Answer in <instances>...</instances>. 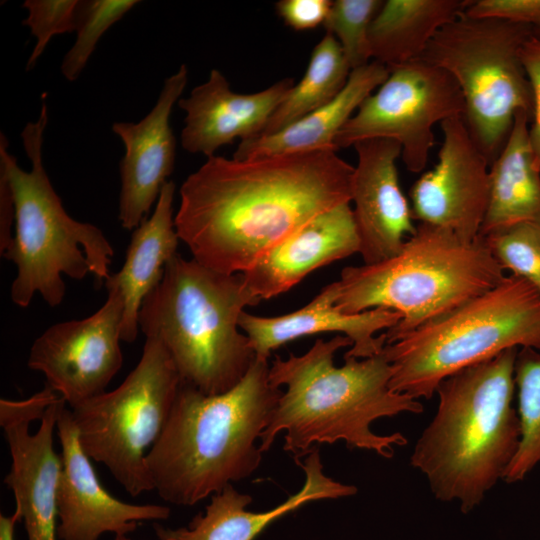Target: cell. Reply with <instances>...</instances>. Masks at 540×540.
I'll return each instance as SVG.
<instances>
[{
	"label": "cell",
	"instance_id": "obj_24",
	"mask_svg": "<svg viewBox=\"0 0 540 540\" xmlns=\"http://www.w3.org/2000/svg\"><path fill=\"white\" fill-rule=\"evenodd\" d=\"M531 116L516 113L510 134L489 167L488 203L480 236L519 222L540 223V172L529 136Z\"/></svg>",
	"mask_w": 540,
	"mask_h": 540
},
{
	"label": "cell",
	"instance_id": "obj_25",
	"mask_svg": "<svg viewBox=\"0 0 540 540\" xmlns=\"http://www.w3.org/2000/svg\"><path fill=\"white\" fill-rule=\"evenodd\" d=\"M465 0H387L369 28L371 59L388 70L420 59L435 34L463 13Z\"/></svg>",
	"mask_w": 540,
	"mask_h": 540
},
{
	"label": "cell",
	"instance_id": "obj_10",
	"mask_svg": "<svg viewBox=\"0 0 540 540\" xmlns=\"http://www.w3.org/2000/svg\"><path fill=\"white\" fill-rule=\"evenodd\" d=\"M181 383L163 344L146 338L139 362L117 388L69 407L83 451L133 497L154 490L146 457Z\"/></svg>",
	"mask_w": 540,
	"mask_h": 540
},
{
	"label": "cell",
	"instance_id": "obj_3",
	"mask_svg": "<svg viewBox=\"0 0 540 540\" xmlns=\"http://www.w3.org/2000/svg\"><path fill=\"white\" fill-rule=\"evenodd\" d=\"M269 367L268 360L256 358L234 388L217 395L181 383L146 457L161 499L193 506L256 471L263 453L256 440L283 393L270 383Z\"/></svg>",
	"mask_w": 540,
	"mask_h": 540
},
{
	"label": "cell",
	"instance_id": "obj_27",
	"mask_svg": "<svg viewBox=\"0 0 540 540\" xmlns=\"http://www.w3.org/2000/svg\"><path fill=\"white\" fill-rule=\"evenodd\" d=\"M514 374L521 439L503 476L507 483L523 480L540 462V352L529 347L520 348Z\"/></svg>",
	"mask_w": 540,
	"mask_h": 540
},
{
	"label": "cell",
	"instance_id": "obj_22",
	"mask_svg": "<svg viewBox=\"0 0 540 540\" xmlns=\"http://www.w3.org/2000/svg\"><path fill=\"white\" fill-rule=\"evenodd\" d=\"M175 189L173 181L163 186L153 213L133 230L123 266L104 282L106 289H117L122 295L121 339L127 343L134 342L139 333L138 314L144 299L177 254L180 239L173 214Z\"/></svg>",
	"mask_w": 540,
	"mask_h": 540
},
{
	"label": "cell",
	"instance_id": "obj_34",
	"mask_svg": "<svg viewBox=\"0 0 540 540\" xmlns=\"http://www.w3.org/2000/svg\"><path fill=\"white\" fill-rule=\"evenodd\" d=\"M333 1L330 0H281L276 11L286 25L294 30L313 29L323 24Z\"/></svg>",
	"mask_w": 540,
	"mask_h": 540
},
{
	"label": "cell",
	"instance_id": "obj_21",
	"mask_svg": "<svg viewBox=\"0 0 540 540\" xmlns=\"http://www.w3.org/2000/svg\"><path fill=\"white\" fill-rule=\"evenodd\" d=\"M295 463L305 473L304 485L278 506L263 512L247 510L252 497L229 484L211 496L204 513L197 514L187 527L173 529L155 523L156 536L160 540H254L272 522L309 502L353 496L358 491L356 486L340 483L324 474L317 447L303 462Z\"/></svg>",
	"mask_w": 540,
	"mask_h": 540
},
{
	"label": "cell",
	"instance_id": "obj_17",
	"mask_svg": "<svg viewBox=\"0 0 540 540\" xmlns=\"http://www.w3.org/2000/svg\"><path fill=\"white\" fill-rule=\"evenodd\" d=\"M351 184L353 215L364 264L395 256L416 231L412 209L401 189L396 161L401 146L391 139L356 143Z\"/></svg>",
	"mask_w": 540,
	"mask_h": 540
},
{
	"label": "cell",
	"instance_id": "obj_9",
	"mask_svg": "<svg viewBox=\"0 0 540 540\" xmlns=\"http://www.w3.org/2000/svg\"><path fill=\"white\" fill-rule=\"evenodd\" d=\"M531 37L526 24L463 12L435 34L420 58L456 81L463 118L489 165L505 144L516 113L533 117L532 88L520 59Z\"/></svg>",
	"mask_w": 540,
	"mask_h": 540
},
{
	"label": "cell",
	"instance_id": "obj_20",
	"mask_svg": "<svg viewBox=\"0 0 540 540\" xmlns=\"http://www.w3.org/2000/svg\"><path fill=\"white\" fill-rule=\"evenodd\" d=\"M360 251L350 203L314 217L241 273L260 301L280 295L312 271Z\"/></svg>",
	"mask_w": 540,
	"mask_h": 540
},
{
	"label": "cell",
	"instance_id": "obj_8",
	"mask_svg": "<svg viewBox=\"0 0 540 540\" xmlns=\"http://www.w3.org/2000/svg\"><path fill=\"white\" fill-rule=\"evenodd\" d=\"M513 347L540 351V293L511 274L386 343L383 352L392 368L389 387L428 400L449 375Z\"/></svg>",
	"mask_w": 540,
	"mask_h": 540
},
{
	"label": "cell",
	"instance_id": "obj_15",
	"mask_svg": "<svg viewBox=\"0 0 540 540\" xmlns=\"http://www.w3.org/2000/svg\"><path fill=\"white\" fill-rule=\"evenodd\" d=\"M56 432L62 469L57 493L60 540H98L104 533L127 535L142 521L166 520L171 509L158 504H131L111 495L100 483L83 451L71 409H60Z\"/></svg>",
	"mask_w": 540,
	"mask_h": 540
},
{
	"label": "cell",
	"instance_id": "obj_33",
	"mask_svg": "<svg viewBox=\"0 0 540 540\" xmlns=\"http://www.w3.org/2000/svg\"><path fill=\"white\" fill-rule=\"evenodd\" d=\"M520 59L530 82L534 109L529 136L535 169L540 172V40L531 37L520 50Z\"/></svg>",
	"mask_w": 540,
	"mask_h": 540
},
{
	"label": "cell",
	"instance_id": "obj_5",
	"mask_svg": "<svg viewBox=\"0 0 540 540\" xmlns=\"http://www.w3.org/2000/svg\"><path fill=\"white\" fill-rule=\"evenodd\" d=\"M259 302L241 273L218 272L177 253L141 305L139 330L163 344L182 383L205 395L222 394L257 358L239 319Z\"/></svg>",
	"mask_w": 540,
	"mask_h": 540
},
{
	"label": "cell",
	"instance_id": "obj_37",
	"mask_svg": "<svg viewBox=\"0 0 540 540\" xmlns=\"http://www.w3.org/2000/svg\"><path fill=\"white\" fill-rule=\"evenodd\" d=\"M113 540H133L129 538L127 535H117Z\"/></svg>",
	"mask_w": 540,
	"mask_h": 540
},
{
	"label": "cell",
	"instance_id": "obj_23",
	"mask_svg": "<svg viewBox=\"0 0 540 540\" xmlns=\"http://www.w3.org/2000/svg\"><path fill=\"white\" fill-rule=\"evenodd\" d=\"M388 76V68L373 60L352 70L345 87L332 101L273 134L240 141L233 158L337 152L334 140L339 131Z\"/></svg>",
	"mask_w": 540,
	"mask_h": 540
},
{
	"label": "cell",
	"instance_id": "obj_1",
	"mask_svg": "<svg viewBox=\"0 0 540 540\" xmlns=\"http://www.w3.org/2000/svg\"><path fill=\"white\" fill-rule=\"evenodd\" d=\"M353 172L336 151L208 157L180 188L179 239L200 264L243 273L314 217L351 203Z\"/></svg>",
	"mask_w": 540,
	"mask_h": 540
},
{
	"label": "cell",
	"instance_id": "obj_7",
	"mask_svg": "<svg viewBox=\"0 0 540 540\" xmlns=\"http://www.w3.org/2000/svg\"><path fill=\"white\" fill-rule=\"evenodd\" d=\"M505 278L483 237L465 241L448 229L419 223L393 257L347 266L331 283L346 314L385 308L401 314L386 343L494 288Z\"/></svg>",
	"mask_w": 540,
	"mask_h": 540
},
{
	"label": "cell",
	"instance_id": "obj_36",
	"mask_svg": "<svg viewBox=\"0 0 540 540\" xmlns=\"http://www.w3.org/2000/svg\"><path fill=\"white\" fill-rule=\"evenodd\" d=\"M21 521L19 512L15 509L14 513L5 516L0 514V540H15V526Z\"/></svg>",
	"mask_w": 540,
	"mask_h": 540
},
{
	"label": "cell",
	"instance_id": "obj_4",
	"mask_svg": "<svg viewBox=\"0 0 540 540\" xmlns=\"http://www.w3.org/2000/svg\"><path fill=\"white\" fill-rule=\"evenodd\" d=\"M518 350L506 349L443 379L437 412L414 446L411 465L426 476L438 500H457L463 513L503 479L518 450L521 425L512 406Z\"/></svg>",
	"mask_w": 540,
	"mask_h": 540
},
{
	"label": "cell",
	"instance_id": "obj_31",
	"mask_svg": "<svg viewBox=\"0 0 540 540\" xmlns=\"http://www.w3.org/2000/svg\"><path fill=\"white\" fill-rule=\"evenodd\" d=\"M22 7L28 12L22 24L36 39L26 65L31 70L52 37L75 31L79 0H26Z\"/></svg>",
	"mask_w": 540,
	"mask_h": 540
},
{
	"label": "cell",
	"instance_id": "obj_18",
	"mask_svg": "<svg viewBox=\"0 0 540 540\" xmlns=\"http://www.w3.org/2000/svg\"><path fill=\"white\" fill-rule=\"evenodd\" d=\"M294 85L292 78H284L262 91L241 94L231 89L219 70L212 69L206 82L177 103L186 113L182 147L208 158L236 138L259 136Z\"/></svg>",
	"mask_w": 540,
	"mask_h": 540
},
{
	"label": "cell",
	"instance_id": "obj_13",
	"mask_svg": "<svg viewBox=\"0 0 540 540\" xmlns=\"http://www.w3.org/2000/svg\"><path fill=\"white\" fill-rule=\"evenodd\" d=\"M107 292L94 314L50 326L29 352L27 366L42 373L70 408L105 392L123 363V298L117 289Z\"/></svg>",
	"mask_w": 540,
	"mask_h": 540
},
{
	"label": "cell",
	"instance_id": "obj_19",
	"mask_svg": "<svg viewBox=\"0 0 540 540\" xmlns=\"http://www.w3.org/2000/svg\"><path fill=\"white\" fill-rule=\"evenodd\" d=\"M401 319V314L385 308H374L357 314H346L334 305L331 284L304 307L275 317H261L244 311L240 329L247 335L257 358L268 360L276 348L300 337L318 333H342L352 342L344 357L365 359L382 352L388 330Z\"/></svg>",
	"mask_w": 540,
	"mask_h": 540
},
{
	"label": "cell",
	"instance_id": "obj_6",
	"mask_svg": "<svg viewBox=\"0 0 540 540\" xmlns=\"http://www.w3.org/2000/svg\"><path fill=\"white\" fill-rule=\"evenodd\" d=\"M47 123L44 93L38 119L28 122L21 132L30 171L18 165L8 151L6 136L0 133V174L10 188L15 224L13 238L1 255L17 267L10 297L22 308L35 293L51 307L59 305L65 295L63 275L82 280L92 273L103 284L114 255L102 230L70 217L54 190L42 158Z\"/></svg>",
	"mask_w": 540,
	"mask_h": 540
},
{
	"label": "cell",
	"instance_id": "obj_12",
	"mask_svg": "<svg viewBox=\"0 0 540 540\" xmlns=\"http://www.w3.org/2000/svg\"><path fill=\"white\" fill-rule=\"evenodd\" d=\"M65 403L60 397L49 407L50 399L44 392L23 400H0V426L11 457L4 483L13 492L27 540L58 539L62 462L53 435Z\"/></svg>",
	"mask_w": 540,
	"mask_h": 540
},
{
	"label": "cell",
	"instance_id": "obj_14",
	"mask_svg": "<svg viewBox=\"0 0 540 540\" xmlns=\"http://www.w3.org/2000/svg\"><path fill=\"white\" fill-rule=\"evenodd\" d=\"M433 169L410 189L414 220L448 229L465 241L479 237L489 196V162L463 116L444 120Z\"/></svg>",
	"mask_w": 540,
	"mask_h": 540
},
{
	"label": "cell",
	"instance_id": "obj_11",
	"mask_svg": "<svg viewBox=\"0 0 540 540\" xmlns=\"http://www.w3.org/2000/svg\"><path fill=\"white\" fill-rule=\"evenodd\" d=\"M462 93L445 70L422 59L389 70L334 140L336 150L369 139H391L412 173L421 172L434 145L433 126L463 116Z\"/></svg>",
	"mask_w": 540,
	"mask_h": 540
},
{
	"label": "cell",
	"instance_id": "obj_35",
	"mask_svg": "<svg viewBox=\"0 0 540 540\" xmlns=\"http://www.w3.org/2000/svg\"><path fill=\"white\" fill-rule=\"evenodd\" d=\"M13 223V199L5 177L0 174V253L5 251L13 238Z\"/></svg>",
	"mask_w": 540,
	"mask_h": 540
},
{
	"label": "cell",
	"instance_id": "obj_2",
	"mask_svg": "<svg viewBox=\"0 0 540 540\" xmlns=\"http://www.w3.org/2000/svg\"><path fill=\"white\" fill-rule=\"evenodd\" d=\"M348 346H352L350 339L338 334L317 339L302 355L275 357L269 380L286 390L260 436L262 452L282 431L283 449L295 462L323 443L344 441L350 449L373 451L384 458L393 457L394 446L407 444L403 434H376L371 424L401 413L419 414L423 405L390 389L392 368L383 350L365 359L344 357V365L335 366V353Z\"/></svg>",
	"mask_w": 540,
	"mask_h": 540
},
{
	"label": "cell",
	"instance_id": "obj_16",
	"mask_svg": "<svg viewBox=\"0 0 540 540\" xmlns=\"http://www.w3.org/2000/svg\"><path fill=\"white\" fill-rule=\"evenodd\" d=\"M187 81L188 68L182 64L165 79L156 104L142 120L116 122L112 126L125 149L120 161L118 219L126 230H134L147 218L173 172L176 139L170 115Z\"/></svg>",
	"mask_w": 540,
	"mask_h": 540
},
{
	"label": "cell",
	"instance_id": "obj_29",
	"mask_svg": "<svg viewBox=\"0 0 540 540\" xmlns=\"http://www.w3.org/2000/svg\"><path fill=\"white\" fill-rule=\"evenodd\" d=\"M381 0H335L323 23L339 42L351 70L369 63V28L381 9Z\"/></svg>",
	"mask_w": 540,
	"mask_h": 540
},
{
	"label": "cell",
	"instance_id": "obj_32",
	"mask_svg": "<svg viewBox=\"0 0 540 540\" xmlns=\"http://www.w3.org/2000/svg\"><path fill=\"white\" fill-rule=\"evenodd\" d=\"M473 17H496L528 25L540 40V0H475L464 11Z\"/></svg>",
	"mask_w": 540,
	"mask_h": 540
},
{
	"label": "cell",
	"instance_id": "obj_26",
	"mask_svg": "<svg viewBox=\"0 0 540 540\" xmlns=\"http://www.w3.org/2000/svg\"><path fill=\"white\" fill-rule=\"evenodd\" d=\"M351 71L339 42L326 33L314 47L304 76L259 136L273 134L332 101L345 87Z\"/></svg>",
	"mask_w": 540,
	"mask_h": 540
},
{
	"label": "cell",
	"instance_id": "obj_28",
	"mask_svg": "<svg viewBox=\"0 0 540 540\" xmlns=\"http://www.w3.org/2000/svg\"><path fill=\"white\" fill-rule=\"evenodd\" d=\"M138 3L137 0L79 1L76 40L60 66L67 80L75 81L80 76L101 37Z\"/></svg>",
	"mask_w": 540,
	"mask_h": 540
},
{
	"label": "cell",
	"instance_id": "obj_30",
	"mask_svg": "<svg viewBox=\"0 0 540 540\" xmlns=\"http://www.w3.org/2000/svg\"><path fill=\"white\" fill-rule=\"evenodd\" d=\"M503 270L540 293V223L519 222L481 236Z\"/></svg>",
	"mask_w": 540,
	"mask_h": 540
}]
</instances>
